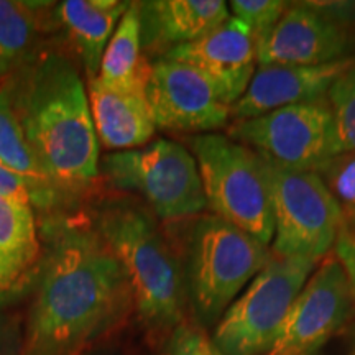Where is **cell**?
<instances>
[{"instance_id": "4dcf8cb0", "label": "cell", "mask_w": 355, "mask_h": 355, "mask_svg": "<svg viewBox=\"0 0 355 355\" xmlns=\"http://www.w3.org/2000/svg\"><path fill=\"white\" fill-rule=\"evenodd\" d=\"M81 355H109V354H105L104 350H94V352H87L86 350V352H83Z\"/></svg>"}, {"instance_id": "e0dca14e", "label": "cell", "mask_w": 355, "mask_h": 355, "mask_svg": "<svg viewBox=\"0 0 355 355\" xmlns=\"http://www.w3.org/2000/svg\"><path fill=\"white\" fill-rule=\"evenodd\" d=\"M128 6L130 2L121 0H66L56 7L58 20L79 51L89 81L99 76L105 48Z\"/></svg>"}, {"instance_id": "1f68e13d", "label": "cell", "mask_w": 355, "mask_h": 355, "mask_svg": "<svg viewBox=\"0 0 355 355\" xmlns=\"http://www.w3.org/2000/svg\"><path fill=\"white\" fill-rule=\"evenodd\" d=\"M0 295H2V291H0Z\"/></svg>"}, {"instance_id": "f546056e", "label": "cell", "mask_w": 355, "mask_h": 355, "mask_svg": "<svg viewBox=\"0 0 355 355\" xmlns=\"http://www.w3.org/2000/svg\"><path fill=\"white\" fill-rule=\"evenodd\" d=\"M21 355H56L53 352H48V350L38 349V347H32V345H26L24 343V349H21Z\"/></svg>"}, {"instance_id": "277c9868", "label": "cell", "mask_w": 355, "mask_h": 355, "mask_svg": "<svg viewBox=\"0 0 355 355\" xmlns=\"http://www.w3.org/2000/svg\"><path fill=\"white\" fill-rule=\"evenodd\" d=\"M268 245L214 214L191 225L184 282L198 321L219 322L235 296L272 260Z\"/></svg>"}, {"instance_id": "cb8c5ba5", "label": "cell", "mask_w": 355, "mask_h": 355, "mask_svg": "<svg viewBox=\"0 0 355 355\" xmlns=\"http://www.w3.org/2000/svg\"><path fill=\"white\" fill-rule=\"evenodd\" d=\"M229 6L234 19L250 30L257 44L277 26L290 3L283 0H232Z\"/></svg>"}, {"instance_id": "44dd1931", "label": "cell", "mask_w": 355, "mask_h": 355, "mask_svg": "<svg viewBox=\"0 0 355 355\" xmlns=\"http://www.w3.org/2000/svg\"><path fill=\"white\" fill-rule=\"evenodd\" d=\"M37 255L33 207L0 199V291L12 288Z\"/></svg>"}, {"instance_id": "6da1fadb", "label": "cell", "mask_w": 355, "mask_h": 355, "mask_svg": "<svg viewBox=\"0 0 355 355\" xmlns=\"http://www.w3.org/2000/svg\"><path fill=\"white\" fill-rule=\"evenodd\" d=\"M42 261L25 344L81 355L133 308L125 270L97 229L73 220L44 227Z\"/></svg>"}, {"instance_id": "8fae6325", "label": "cell", "mask_w": 355, "mask_h": 355, "mask_svg": "<svg viewBox=\"0 0 355 355\" xmlns=\"http://www.w3.org/2000/svg\"><path fill=\"white\" fill-rule=\"evenodd\" d=\"M145 97L155 125L165 130L214 133L227 127L230 105L199 71L180 61L158 58L150 66Z\"/></svg>"}, {"instance_id": "d6986e66", "label": "cell", "mask_w": 355, "mask_h": 355, "mask_svg": "<svg viewBox=\"0 0 355 355\" xmlns=\"http://www.w3.org/2000/svg\"><path fill=\"white\" fill-rule=\"evenodd\" d=\"M0 165L24 178L32 188L33 207L50 209L60 193L44 176L25 139L8 89H0Z\"/></svg>"}, {"instance_id": "7402d4cb", "label": "cell", "mask_w": 355, "mask_h": 355, "mask_svg": "<svg viewBox=\"0 0 355 355\" xmlns=\"http://www.w3.org/2000/svg\"><path fill=\"white\" fill-rule=\"evenodd\" d=\"M316 173L339 207L340 232L355 239V152L339 153Z\"/></svg>"}, {"instance_id": "83f0119b", "label": "cell", "mask_w": 355, "mask_h": 355, "mask_svg": "<svg viewBox=\"0 0 355 355\" xmlns=\"http://www.w3.org/2000/svg\"><path fill=\"white\" fill-rule=\"evenodd\" d=\"M334 257L340 261L345 275H347L350 291L355 300V239L340 232L334 245Z\"/></svg>"}, {"instance_id": "30bf717a", "label": "cell", "mask_w": 355, "mask_h": 355, "mask_svg": "<svg viewBox=\"0 0 355 355\" xmlns=\"http://www.w3.org/2000/svg\"><path fill=\"white\" fill-rule=\"evenodd\" d=\"M354 303L343 265L327 255L293 301L266 355H314L349 322Z\"/></svg>"}, {"instance_id": "d4e9b609", "label": "cell", "mask_w": 355, "mask_h": 355, "mask_svg": "<svg viewBox=\"0 0 355 355\" xmlns=\"http://www.w3.org/2000/svg\"><path fill=\"white\" fill-rule=\"evenodd\" d=\"M166 355H222L201 327L183 322L170 334Z\"/></svg>"}, {"instance_id": "5b68a950", "label": "cell", "mask_w": 355, "mask_h": 355, "mask_svg": "<svg viewBox=\"0 0 355 355\" xmlns=\"http://www.w3.org/2000/svg\"><path fill=\"white\" fill-rule=\"evenodd\" d=\"M206 207L212 214L270 245L275 222L263 159L255 150L222 133L191 139Z\"/></svg>"}, {"instance_id": "484cf974", "label": "cell", "mask_w": 355, "mask_h": 355, "mask_svg": "<svg viewBox=\"0 0 355 355\" xmlns=\"http://www.w3.org/2000/svg\"><path fill=\"white\" fill-rule=\"evenodd\" d=\"M0 199L33 207V193L24 178L0 165Z\"/></svg>"}, {"instance_id": "603a6c76", "label": "cell", "mask_w": 355, "mask_h": 355, "mask_svg": "<svg viewBox=\"0 0 355 355\" xmlns=\"http://www.w3.org/2000/svg\"><path fill=\"white\" fill-rule=\"evenodd\" d=\"M327 99L334 112L340 150L355 152V64L336 79Z\"/></svg>"}, {"instance_id": "3957f363", "label": "cell", "mask_w": 355, "mask_h": 355, "mask_svg": "<svg viewBox=\"0 0 355 355\" xmlns=\"http://www.w3.org/2000/svg\"><path fill=\"white\" fill-rule=\"evenodd\" d=\"M96 229L125 270L140 321L158 334L181 326L188 300L184 270L152 214L117 201L101 211Z\"/></svg>"}, {"instance_id": "52a82bcc", "label": "cell", "mask_w": 355, "mask_h": 355, "mask_svg": "<svg viewBox=\"0 0 355 355\" xmlns=\"http://www.w3.org/2000/svg\"><path fill=\"white\" fill-rule=\"evenodd\" d=\"M102 175L114 188L139 193L162 219H181L206 209L194 155L173 140L105 155Z\"/></svg>"}, {"instance_id": "7a4b0ae2", "label": "cell", "mask_w": 355, "mask_h": 355, "mask_svg": "<svg viewBox=\"0 0 355 355\" xmlns=\"http://www.w3.org/2000/svg\"><path fill=\"white\" fill-rule=\"evenodd\" d=\"M13 107L38 165L60 194L78 193L99 175V140L74 66L48 55L26 69Z\"/></svg>"}, {"instance_id": "ac0fdd59", "label": "cell", "mask_w": 355, "mask_h": 355, "mask_svg": "<svg viewBox=\"0 0 355 355\" xmlns=\"http://www.w3.org/2000/svg\"><path fill=\"white\" fill-rule=\"evenodd\" d=\"M150 66L141 56L139 2H130L105 48L96 79L115 89H145Z\"/></svg>"}, {"instance_id": "4316f807", "label": "cell", "mask_w": 355, "mask_h": 355, "mask_svg": "<svg viewBox=\"0 0 355 355\" xmlns=\"http://www.w3.org/2000/svg\"><path fill=\"white\" fill-rule=\"evenodd\" d=\"M319 15L337 25L355 28V2H306Z\"/></svg>"}, {"instance_id": "7c38bea8", "label": "cell", "mask_w": 355, "mask_h": 355, "mask_svg": "<svg viewBox=\"0 0 355 355\" xmlns=\"http://www.w3.org/2000/svg\"><path fill=\"white\" fill-rule=\"evenodd\" d=\"M259 66H319L355 58V28L337 25L306 2L285 15L255 44Z\"/></svg>"}, {"instance_id": "2e32d148", "label": "cell", "mask_w": 355, "mask_h": 355, "mask_svg": "<svg viewBox=\"0 0 355 355\" xmlns=\"http://www.w3.org/2000/svg\"><path fill=\"white\" fill-rule=\"evenodd\" d=\"M89 104L97 140L109 150H135L145 146L155 133L145 89H115L91 81Z\"/></svg>"}, {"instance_id": "f1b7e54d", "label": "cell", "mask_w": 355, "mask_h": 355, "mask_svg": "<svg viewBox=\"0 0 355 355\" xmlns=\"http://www.w3.org/2000/svg\"><path fill=\"white\" fill-rule=\"evenodd\" d=\"M20 343V327L17 319L0 316V355H21Z\"/></svg>"}, {"instance_id": "8992f818", "label": "cell", "mask_w": 355, "mask_h": 355, "mask_svg": "<svg viewBox=\"0 0 355 355\" xmlns=\"http://www.w3.org/2000/svg\"><path fill=\"white\" fill-rule=\"evenodd\" d=\"M318 263L273 255L217 322L212 343L222 355L268 354L288 309Z\"/></svg>"}, {"instance_id": "9a60e30c", "label": "cell", "mask_w": 355, "mask_h": 355, "mask_svg": "<svg viewBox=\"0 0 355 355\" xmlns=\"http://www.w3.org/2000/svg\"><path fill=\"white\" fill-rule=\"evenodd\" d=\"M139 7L141 50L158 58L206 37L230 19L222 0H148Z\"/></svg>"}, {"instance_id": "ba28073f", "label": "cell", "mask_w": 355, "mask_h": 355, "mask_svg": "<svg viewBox=\"0 0 355 355\" xmlns=\"http://www.w3.org/2000/svg\"><path fill=\"white\" fill-rule=\"evenodd\" d=\"M261 159L272 196V254L314 261L326 259L343 230V219L321 176L316 171L286 170L265 157Z\"/></svg>"}, {"instance_id": "ffe728a7", "label": "cell", "mask_w": 355, "mask_h": 355, "mask_svg": "<svg viewBox=\"0 0 355 355\" xmlns=\"http://www.w3.org/2000/svg\"><path fill=\"white\" fill-rule=\"evenodd\" d=\"M50 7V2L0 0V81L28 63Z\"/></svg>"}, {"instance_id": "5bb4252c", "label": "cell", "mask_w": 355, "mask_h": 355, "mask_svg": "<svg viewBox=\"0 0 355 355\" xmlns=\"http://www.w3.org/2000/svg\"><path fill=\"white\" fill-rule=\"evenodd\" d=\"M355 64V58L319 66H259L243 96L230 107L234 122L329 94L336 79Z\"/></svg>"}, {"instance_id": "9c48e42d", "label": "cell", "mask_w": 355, "mask_h": 355, "mask_svg": "<svg viewBox=\"0 0 355 355\" xmlns=\"http://www.w3.org/2000/svg\"><path fill=\"white\" fill-rule=\"evenodd\" d=\"M227 137L275 165L295 171H318L343 153L327 97L234 122Z\"/></svg>"}, {"instance_id": "4fadbf2b", "label": "cell", "mask_w": 355, "mask_h": 355, "mask_svg": "<svg viewBox=\"0 0 355 355\" xmlns=\"http://www.w3.org/2000/svg\"><path fill=\"white\" fill-rule=\"evenodd\" d=\"M162 58L180 61L199 71L216 89L222 102L230 107L243 96L257 71L254 37L234 17L206 37L181 44Z\"/></svg>"}]
</instances>
